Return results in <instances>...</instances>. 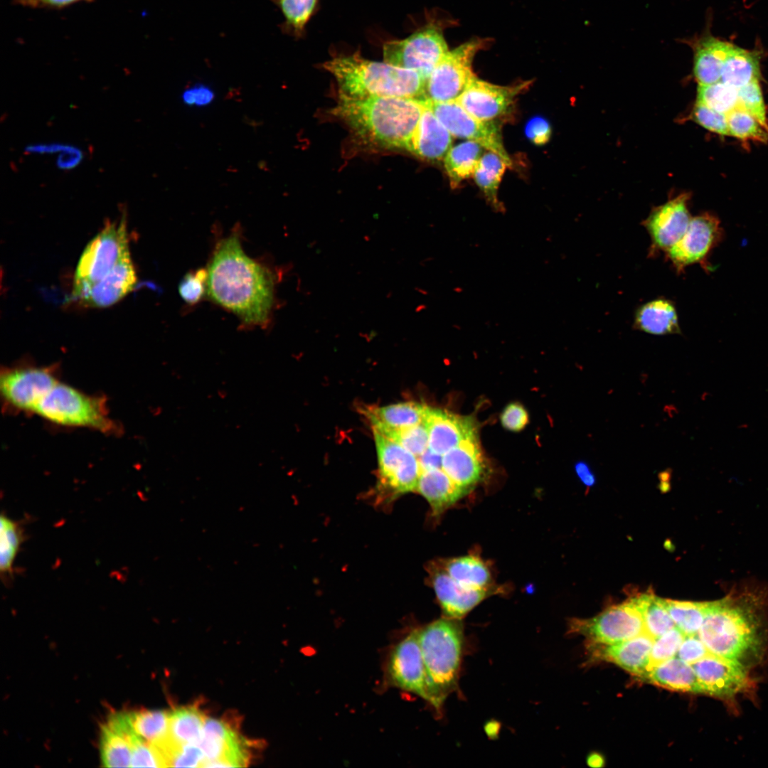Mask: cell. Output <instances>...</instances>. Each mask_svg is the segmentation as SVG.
Masks as SVG:
<instances>
[{
	"label": "cell",
	"instance_id": "1",
	"mask_svg": "<svg viewBox=\"0 0 768 768\" xmlns=\"http://www.w3.org/2000/svg\"><path fill=\"white\" fill-rule=\"evenodd\" d=\"M207 270V292L213 301L245 324H267L274 304V277L244 252L238 233L220 241Z\"/></svg>",
	"mask_w": 768,
	"mask_h": 768
},
{
	"label": "cell",
	"instance_id": "2",
	"mask_svg": "<svg viewBox=\"0 0 768 768\" xmlns=\"http://www.w3.org/2000/svg\"><path fill=\"white\" fill-rule=\"evenodd\" d=\"M763 601L752 592H732L707 602L698 633L709 652L749 668L759 661L765 650Z\"/></svg>",
	"mask_w": 768,
	"mask_h": 768
},
{
	"label": "cell",
	"instance_id": "3",
	"mask_svg": "<svg viewBox=\"0 0 768 768\" xmlns=\"http://www.w3.org/2000/svg\"><path fill=\"white\" fill-rule=\"evenodd\" d=\"M425 100L397 97L350 98L338 95L331 113L359 139L384 149L411 151Z\"/></svg>",
	"mask_w": 768,
	"mask_h": 768
},
{
	"label": "cell",
	"instance_id": "4",
	"mask_svg": "<svg viewBox=\"0 0 768 768\" xmlns=\"http://www.w3.org/2000/svg\"><path fill=\"white\" fill-rule=\"evenodd\" d=\"M324 68L335 78L339 95L355 99L397 97L425 100L426 78L419 73L385 61L362 57L358 51L331 58Z\"/></svg>",
	"mask_w": 768,
	"mask_h": 768
},
{
	"label": "cell",
	"instance_id": "5",
	"mask_svg": "<svg viewBox=\"0 0 768 768\" xmlns=\"http://www.w3.org/2000/svg\"><path fill=\"white\" fill-rule=\"evenodd\" d=\"M418 636L429 682L430 703L439 710L457 685L463 646L462 626L459 619L446 617L418 630Z\"/></svg>",
	"mask_w": 768,
	"mask_h": 768
},
{
	"label": "cell",
	"instance_id": "6",
	"mask_svg": "<svg viewBox=\"0 0 768 768\" xmlns=\"http://www.w3.org/2000/svg\"><path fill=\"white\" fill-rule=\"evenodd\" d=\"M33 413L63 426L102 432H114L117 428L102 398L86 394L59 380L41 398Z\"/></svg>",
	"mask_w": 768,
	"mask_h": 768
},
{
	"label": "cell",
	"instance_id": "7",
	"mask_svg": "<svg viewBox=\"0 0 768 768\" xmlns=\"http://www.w3.org/2000/svg\"><path fill=\"white\" fill-rule=\"evenodd\" d=\"M125 216L108 223L86 245L77 264L72 294L113 272L131 259Z\"/></svg>",
	"mask_w": 768,
	"mask_h": 768
},
{
	"label": "cell",
	"instance_id": "8",
	"mask_svg": "<svg viewBox=\"0 0 768 768\" xmlns=\"http://www.w3.org/2000/svg\"><path fill=\"white\" fill-rule=\"evenodd\" d=\"M489 38H474L449 50L434 68L425 84V100L434 102L455 101L476 76L473 60L490 45Z\"/></svg>",
	"mask_w": 768,
	"mask_h": 768
},
{
	"label": "cell",
	"instance_id": "9",
	"mask_svg": "<svg viewBox=\"0 0 768 768\" xmlns=\"http://www.w3.org/2000/svg\"><path fill=\"white\" fill-rule=\"evenodd\" d=\"M378 456V501L387 503L416 490L420 468L417 458L400 444L373 430Z\"/></svg>",
	"mask_w": 768,
	"mask_h": 768
},
{
	"label": "cell",
	"instance_id": "10",
	"mask_svg": "<svg viewBox=\"0 0 768 768\" xmlns=\"http://www.w3.org/2000/svg\"><path fill=\"white\" fill-rule=\"evenodd\" d=\"M448 51L441 29L433 25L426 26L404 39L388 41L383 46L385 62L416 71L426 80Z\"/></svg>",
	"mask_w": 768,
	"mask_h": 768
},
{
	"label": "cell",
	"instance_id": "11",
	"mask_svg": "<svg viewBox=\"0 0 768 768\" xmlns=\"http://www.w3.org/2000/svg\"><path fill=\"white\" fill-rule=\"evenodd\" d=\"M570 631L585 636L593 644L610 645L645 632L642 614L634 597L612 606L597 616L570 621Z\"/></svg>",
	"mask_w": 768,
	"mask_h": 768
},
{
	"label": "cell",
	"instance_id": "12",
	"mask_svg": "<svg viewBox=\"0 0 768 768\" xmlns=\"http://www.w3.org/2000/svg\"><path fill=\"white\" fill-rule=\"evenodd\" d=\"M427 103L453 137L479 143L499 155L508 167L511 160L505 150L500 127L494 122L479 120L467 112L456 101Z\"/></svg>",
	"mask_w": 768,
	"mask_h": 768
},
{
	"label": "cell",
	"instance_id": "13",
	"mask_svg": "<svg viewBox=\"0 0 768 768\" xmlns=\"http://www.w3.org/2000/svg\"><path fill=\"white\" fill-rule=\"evenodd\" d=\"M723 230L720 220L710 213L692 217L681 240L665 254L678 273L693 264L710 268L707 258L722 240Z\"/></svg>",
	"mask_w": 768,
	"mask_h": 768
},
{
	"label": "cell",
	"instance_id": "14",
	"mask_svg": "<svg viewBox=\"0 0 768 768\" xmlns=\"http://www.w3.org/2000/svg\"><path fill=\"white\" fill-rule=\"evenodd\" d=\"M58 380L50 368L16 366L1 372L0 389L8 405L18 411L33 413L37 404Z\"/></svg>",
	"mask_w": 768,
	"mask_h": 768
},
{
	"label": "cell",
	"instance_id": "15",
	"mask_svg": "<svg viewBox=\"0 0 768 768\" xmlns=\"http://www.w3.org/2000/svg\"><path fill=\"white\" fill-rule=\"evenodd\" d=\"M691 666L701 694L730 700L752 688L747 668L737 661L710 654Z\"/></svg>",
	"mask_w": 768,
	"mask_h": 768
},
{
	"label": "cell",
	"instance_id": "16",
	"mask_svg": "<svg viewBox=\"0 0 768 768\" xmlns=\"http://www.w3.org/2000/svg\"><path fill=\"white\" fill-rule=\"evenodd\" d=\"M529 84L527 81L512 86H501L475 76L455 101L475 118L495 122L508 114L517 96Z\"/></svg>",
	"mask_w": 768,
	"mask_h": 768
},
{
	"label": "cell",
	"instance_id": "17",
	"mask_svg": "<svg viewBox=\"0 0 768 768\" xmlns=\"http://www.w3.org/2000/svg\"><path fill=\"white\" fill-rule=\"evenodd\" d=\"M387 672L393 686L415 693L430 703L431 694L418 630L410 633L393 648Z\"/></svg>",
	"mask_w": 768,
	"mask_h": 768
},
{
	"label": "cell",
	"instance_id": "18",
	"mask_svg": "<svg viewBox=\"0 0 768 768\" xmlns=\"http://www.w3.org/2000/svg\"><path fill=\"white\" fill-rule=\"evenodd\" d=\"M688 193H682L654 207L642 225L651 240L649 256L666 252L683 236L692 218Z\"/></svg>",
	"mask_w": 768,
	"mask_h": 768
},
{
	"label": "cell",
	"instance_id": "19",
	"mask_svg": "<svg viewBox=\"0 0 768 768\" xmlns=\"http://www.w3.org/2000/svg\"><path fill=\"white\" fill-rule=\"evenodd\" d=\"M198 745L204 757L203 767H238L248 762L245 742L222 720L206 718Z\"/></svg>",
	"mask_w": 768,
	"mask_h": 768
},
{
	"label": "cell",
	"instance_id": "20",
	"mask_svg": "<svg viewBox=\"0 0 768 768\" xmlns=\"http://www.w3.org/2000/svg\"><path fill=\"white\" fill-rule=\"evenodd\" d=\"M423 422L429 432V448L441 455L466 439L477 437L476 426L470 416L427 406Z\"/></svg>",
	"mask_w": 768,
	"mask_h": 768
},
{
	"label": "cell",
	"instance_id": "21",
	"mask_svg": "<svg viewBox=\"0 0 768 768\" xmlns=\"http://www.w3.org/2000/svg\"><path fill=\"white\" fill-rule=\"evenodd\" d=\"M137 281L135 268L132 259H129L108 276L72 297L87 307H109L127 296L135 287Z\"/></svg>",
	"mask_w": 768,
	"mask_h": 768
},
{
	"label": "cell",
	"instance_id": "22",
	"mask_svg": "<svg viewBox=\"0 0 768 768\" xmlns=\"http://www.w3.org/2000/svg\"><path fill=\"white\" fill-rule=\"evenodd\" d=\"M654 639L646 632L622 642L610 644H593L595 657L607 661L625 671L641 678L646 671Z\"/></svg>",
	"mask_w": 768,
	"mask_h": 768
},
{
	"label": "cell",
	"instance_id": "23",
	"mask_svg": "<svg viewBox=\"0 0 768 768\" xmlns=\"http://www.w3.org/2000/svg\"><path fill=\"white\" fill-rule=\"evenodd\" d=\"M432 582L446 617L460 619L488 597L487 589L466 587L453 580L444 570H436Z\"/></svg>",
	"mask_w": 768,
	"mask_h": 768
},
{
	"label": "cell",
	"instance_id": "24",
	"mask_svg": "<svg viewBox=\"0 0 768 768\" xmlns=\"http://www.w3.org/2000/svg\"><path fill=\"white\" fill-rule=\"evenodd\" d=\"M442 469L457 485L468 491L480 480L484 471L478 437L466 439L444 454Z\"/></svg>",
	"mask_w": 768,
	"mask_h": 768
},
{
	"label": "cell",
	"instance_id": "25",
	"mask_svg": "<svg viewBox=\"0 0 768 768\" xmlns=\"http://www.w3.org/2000/svg\"><path fill=\"white\" fill-rule=\"evenodd\" d=\"M693 51V75L698 85L720 80L724 61L732 43L710 34L688 41Z\"/></svg>",
	"mask_w": 768,
	"mask_h": 768
},
{
	"label": "cell",
	"instance_id": "26",
	"mask_svg": "<svg viewBox=\"0 0 768 768\" xmlns=\"http://www.w3.org/2000/svg\"><path fill=\"white\" fill-rule=\"evenodd\" d=\"M452 137L425 100V107L415 131L410 152L427 161H439L451 149Z\"/></svg>",
	"mask_w": 768,
	"mask_h": 768
},
{
	"label": "cell",
	"instance_id": "27",
	"mask_svg": "<svg viewBox=\"0 0 768 768\" xmlns=\"http://www.w3.org/2000/svg\"><path fill=\"white\" fill-rule=\"evenodd\" d=\"M132 732L122 713H114L101 729L100 757L103 767H130Z\"/></svg>",
	"mask_w": 768,
	"mask_h": 768
},
{
	"label": "cell",
	"instance_id": "28",
	"mask_svg": "<svg viewBox=\"0 0 768 768\" xmlns=\"http://www.w3.org/2000/svg\"><path fill=\"white\" fill-rule=\"evenodd\" d=\"M416 490L430 503L433 514L438 516L467 493L457 485L440 469L420 472Z\"/></svg>",
	"mask_w": 768,
	"mask_h": 768
},
{
	"label": "cell",
	"instance_id": "29",
	"mask_svg": "<svg viewBox=\"0 0 768 768\" xmlns=\"http://www.w3.org/2000/svg\"><path fill=\"white\" fill-rule=\"evenodd\" d=\"M634 327L657 336L681 333L676 308L672 301L663 297L639 306L634 314Z\"/></svg>",
	"mask_w": 768,
	"mask_h": 768
},
{
	"label": "cell",
	"instance_id": "30",
	"mask_svg": "<svg viewBox=\"0 0 768 768\" xmlns=\"http://www.w3.org/2000/svg\"><path fill=\"white\" fill-rule=\"evenodd\" d=\"M641 678L671 690L701 694L692 666L678 658H672L654 666Z\"/></svg>",
	"mask_w": 768,
	"mask_h": 768
},
{
	"label": "cell",
	"instance_id": "31",
	"mask_svg": "<svg viewBox=\"0 0 768 768\" xmlns=\"http://www.w3.org/2000/svg\"><path fill=\"white\" fill-rule=\"evenodd\" d=\"M427 406L415 402H400L382 407H369L363 413L373 428L402 429L417 425L424 420Z\"/></svg>",
	"mask_w": 768,
	"mask_h": 768
},
{
	"label": "cell",
	"instance_id": "32",
	"mask_svg": "<svg viewBox=\"0 0 768 768\" xmlns=\"http://www.w3.org/2000/svg\"><path fill=\"white\" fill-rule=\"evenodd\" d=\"M761 54L732 44L724 61L721 82L740 88L751 82L761 79Z\"/></svg>",
	"mask_w": 768,
	"mask_h": 768
},
{
	"label": "cell",
	"instance_id": "33",
	"mask_svg": "<svg viewBox=\"0 0 768 768\" xmlns=\"http://www.w3.org/2000/svg\"><path fill=\"white\" fill-rule=\"evenodd\" d=\"M203 714L196 707H183L170 713L169 742L176 747L198 745L206 721Z\"/></svg>",
	"mask_w": 768,
	"mask_h": 768
},
{
	"label": "cell",
	"instance_id": "34",
	"mask_svg": "<svg viewBox=\"0 0 768 768\" xmlns=\"http://www.w3.org/2000/svg\"><path fill=\"white\" fill-rule=\"evenodd\" d=\"M483 147L473 141H466L451 147L444 158V165L452 188L473 176L483 155Z\"/></svg>",
	"mask_w": 768,
	"mask_h": 768
},
{
	"label": "cell",
	"instance_id": "35",
	"mask_svg": "<svg viewBox=\"0 0 768 768\" xmlns=\"http://www.w3.org/2000/svg\"><path fill=\"white\" fill-rule=\"evenodd\" d=\"M507 166L499 155L489 151L482 155L473 174L488 203L501 212L504 208L498 201V189Z\"/></svg>",
	"mask_w": 768,
	"mask_h": 768
},
{
	"label": "cell",
	"instance_id": "36",
	"mask_svg": "<svg viewBox=\"0 0 768 768\" xmlns=\"http://www.w3.org/2000/svg\"><path fill=\"white\" fill-rule=\"evenodd\" d=\"M453 580L471 589H487L491 573L482 560L466 555L446 560L443 569Z\"/></svg>",
	"mask_w": 768,
	"mask_h": 768
},
{
	"label": "cell",
	"instance_id": "37",
	"mask_svg": "<svg viewBox=\"0 0 768 768\" xmlns=\"http://www.w3.org/2000/svg\"><path fill=\"white\" fill-rule=\"evenodd\" d=\"M132 731L145 741L158 745L168 738L170 713L161 710L125 713Z\"/></svg>",
	"mask_w": 768,
	"mask_h": 768
},
{
	"label": "cell",
	"instance_id": "38",
	"mask_svg": "<svg viewBox=\"0 0 768 768\" xmlns=\"http://www.w3.org/2000/svg\"><path fill=\"white\" fill-rule=\"evenodd\" d=\"M634 599L642 614L645 632L654 639L676 627L663 599L652 593L641 594Z\"/></svg>",
	"mask_w": 768,
	"mask_h": 768
},
{
	"label": "cell",
	"instance_id": "39",
	"mask_svg": "<svg viewBox=\"0 0 768 768\" xmlns=\"http://www.w3.org/2000/svg\"><path fill=\"white\" fill-rule=\"evenodd\" d=\"M663 602L676 627L685 636L698 634L703 622L707 602L663 599Z\"/></svg>",
	"mask_w": 768,
	"mask_h": 768
},
{
	"label": "cell",
	"instance_id": "40",
	"mask_svg": "<svg viewBox=\"0 0 768 768\" xmlns=\"http://www.w3.org/2000/svg\"><path fill=\"white\" fill-rule=\"evenodd\" d=\"M730 136L742 141L768 142V126L742 108L727 114Z\"/></svg>",
	"mask_w": 768,
	"mask_h": 768
},
{
	"label": "cell",
	"instance_id": "41",
	"mask_svg": "<svg viewBox=\"0 0 768 768\" xmlns=\"http://www.w3.org/2000/svg\"><path fill=\"white\" fill-rule=\"evenodd\" d=\"M0 570L2 575H11L14 562L23 542L19 523L6 515L1 516Z\"/></svg>",
	"mask_w": 768,
	"mask_h": 768
},
{
	"label": "cell",
	"instance_id": "42",
	"mask_svg": "<svg viewBox=\"0 0 768 768\" xmlns=\"http://www.w3.org/2000/svg\"><path fill=\"white\" fill-rule=\"evenodd\" d=\"M696 102L727 115L738 108V88L721 81L698 85Z\"/></svg>",
	"mask_w": 768,
	"mask_h": 768
},
{
	"label": "cell",
	"instance_id": "43",
	"mask_svg": "<svg viewBox=\"0 0 768 768\" xmlns=\"http://www.w3.org/2000/svg\"><path fill=\"white\" fill-rule=\"evenodd\" d=\"M373 430L400 444L416 457L429 447V432L423 422L407 428Z\"/></svg>",
	"mask_w": 768,
	"mask_h": 768
},
{
	"label": "cell",
	"instance_id": "44",
	"mask_svg": "<svg viewBox=\"0 0 768 768\" xmlns=\"http://www.w3.org/2000/svg\"><path fill=\"white\" fill-rule=\"evenodd\" d=\"M285 18L286 24L299 35L311 16L318 0H274Z\"/></svg>",
	"mask_w": 768,
	"mask_h": 768
},
{
	"label": "cell",
	"instance_id": "45",
	"mask_svg": "<svg viewBox=\"0 0 768 768\" xmlns=\"http://www.w3.org/2000/svg\"><path fill=\"white\" fill-rule=\"evenodd\" d=\"M684 638V634L677 627H674L654 639L646 671L676 657Z\"/></svg>",
	"mask_w": 768,
	"mask_h": 768
},
{
	"label": "cell",
	"instance_id": "46",
	"mask_svg": "<svg viewBox=\"0 0 768 768\" xmlns=\"http://www.w3.org/2000/svg\"><path fill=\"white\" fill-rule=\"evenodd\" d=\"M132 747L130 767H164L166 762L156 746L138 737L129 736Z\"/></svg>",
	"mask_w": 768,
	"mask_h": 768
},
{
	"label": "cell",
	"instance_id": "47",
	"mask_svg": "<svg viewBox=\"0 0 768 768\" xmlns=\"http://www.w3.org/2000/svg\"><path fill=\"white\" fill-rule=\"evenodd\" d=\"M738 107L750 112L762 124L768 126L765 105L759 80L751 82L738 88Z\"/></svg>",
	"mask_w": 768,
	"mask_h": 768
},
{
	"label": "cell",
	"instance_id": "48",
	"mask_svg": "<svg viewBox=\"0 0 768 768\" xmlns=\"http://www.w3.org/2000/svg\"><path fill=\"white\" fill-rule=\"evenodd\" d=\"M692 119L703 128L721 136H730L727 115L696 102Z\"/></svg>",
	"mask_w": 768,
	"mask_h": 768
},
{
	"label": "cell",
	"instance_id": "49",
	"mask_svg": "<svg viewBox=\"0 0 768 768\" xmlns=\"http://www.w3.org/2000/svg\"><path fill=\"white\" fill-rule=\"evenodd\" d=\"M208 270L203 268L187 273L178 284V292L184 302L198 303L207 289Z\"/></svg>",
	"mask_w": 768,
	"mask_h": 768
},
{
	"label": "cell",
	"instance_id": "50",
	"mask_svg": "<svg viewBox=\"0 0 768 768\" xmlns=\"http://www.w3.org/2000/svg\"><path fill=\"white\" fill-rule=\"evenodd\" d=\"M167 767H202L203 754L198 745H186L170 750L166 758Z\"/></svg>",
	"mask_w": 768,
	"mask_h": 768
},
{
	"label": "cell",
	"instance_id": "51",
	"mask_svg": "<svg viewBox=\"0 0 768 768\" xmlns=\"http://www.w3.org/2000/svg\"><path fill=\"white\" fill-rule=\"evenodd\" d=\"M710 654L698 634H694L685 636L676 656L691 665Z\"/></svg>",
	"mask_w": 768,
	"mask_h": 768
},
{
	"label": "cell",
	"instance_id": "52",
	"mask_svg": "<svg viewBox=\"0 0 768 768\" xmlns=\"http://www.w3.org/2000/svg\"><path fill=\"white\" fill-rule=\"evenodd\" d=\"M500 418L502 426L512 432L522 430L529 421L528 412L518 402H512L506 405Z\"/></svg>",
	"mask_w": 768,
	"mask_h": 768
},
{
	"label": "cell",
	"instance_id": "53",
	"mask_svg": "<svg viewBox=\"0 0 768 768\" xmlns=\"http://www.w3.org/2000/svg\"><path fill=\"white\" fill-rule=\"evenodd\" d=\"M215 93L211 88L202 84L194 85L184 90L183 102L188 106L204 107L211 103Z\"/></svg>",
	"mask_w": 768,
	"mask_h": 768
},
{
	"label": "cell",
	"instance_id": "54",
	"mask_svg": "<svg viewBox=\"0 0 768 768\" xmlns=\"http://www.w3.org/2000/svg\"><path fill=\"white\" fill-rule=\"evenodd\" d=\"M551 132L550 124L541 117L530 119L526 127V136L536 145L547 143L550 138Z\"/></svg>",
	"mask_w": 768,
	"mask_h": 768
},
{
	"label": "cell",
	"instance_id": "55",
	"mask_svg": "<svg viewBox=\"0 0 768 768\" xmlns=\"http://www.w3.org/2000/svg\"><path fill=\"white\" fill-rule=\"evenodd\" d=\"M92 0H16L22 6L33 9H63L79 2H90Z\"/></svg>",
	"mask_w": 768,
	"mask_h": 768
},
{
	"label": "cell",
	"instance_id": "56",
	"mask_svg": "<svg viewBox=\"0 0 768 768\" xmlns=\"http://www.w3.org/2000/svg\"><path fill=\"white\" fill-rule=\"evenodd\" d=\"M417 458L421 471L442 468V455L433 452L429 447Z\"/></svg>",
	"mask_w": 768,
	"mask_h": 768
},
{
	"label": "cell",
	"instance_id": "57",
	"mask_svg": "<svg viewBox=\"0 0 768 768\" xmlns=\"http://www.w3.org/2000/svg\"><path fill=\"white\" fill-rule=\"evenodd\" d=\"M575 471L582 483L587 487H591L596 483L595 476L587 463L577 462L575 464Z\"/></svg>",
	"mask_w": 768,
	"mask_h": 768
},
{
	"label": "cell",
	"instance_id": "58",
	"mask_svg": "<svg viewBox=\"0 0 768 768\" xmlns=\"http://www.w3.org/2000/svg\"><path fill=\"white\" fill-rule=\"evenodd\" d=\"M587 764L589 767L592 768H601L604 766V757L596 752H591L588 754L586 759Z\"/></svg>",
	"mask_w": 768,
	"mask_h": 768
}]
</instances>
